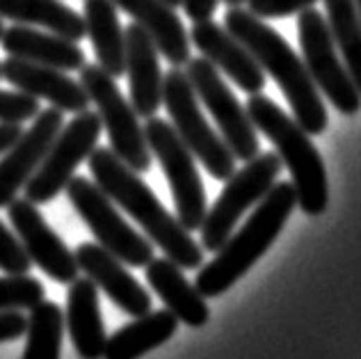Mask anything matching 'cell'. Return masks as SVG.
I'll use <instances>...</instances> for the list:
<instances>
[{"mask_svg":"<svg viewBox=\"0 0 361 359\" xmlns=\"http://www.w3.org/2000/svg\"><path fill=\"white\" fill-rule=\"evenodd\" d=\"M90 172L103 193L119 204L135 220L151 243H156L183 270H195L204 263V248L197 245L190 231L169 213L154 190L142 181L110 147H97L87 158Z\"/></svg>","mask_w":361,"mask_h":359,"instance_id":"6da1fadb","label":"cell"},{"mask_svg":"<svg viewBox=\"0 0 361 359\" xmlns=\"http://www.w3.org/2000/svg\"><path fill=\"white\" fill-rule=\"evenodd\" d=\"M224 28L245 49L254 55L261 69L279 85L283 97L290 103L295 121L309 135H320L327 128V108L320 99L316 83L298 58V53L283 42V37L254 16L250 9L229 7L224 16Z\"/></svg>","mask_w":361,"mask_h":359,"instance_id":"7a4b0ae2","label":"cell"},{"mask_svg":"<svg viewBox=\"0 0 361 359\" xmlns=\"http://www.w3.org/2000/svg\"><path fill=\"white\" fill-rule=\"evenodd\" d=\"M295 206L298 195L293 181L274 183L272 190L263 197L256 211L250 215V220L243 224V229L238 233H231L229 241L217 250V257L199 270L195 279L197 291L206 300L229 291L270 250V245L277 241Z\"/></svg>","mask_w":361,"mask_h":359,"instance_id":"3957f363","label":"cell"},{"mask_svg":"<svg viewBox=\"0 0 361 359\" xmlns=\"http://www.w3.org/2000/svg\"><path fill=\"white\" fill-rule=\"evenodd\" d=\"M247 115H250L256 130L277 147L281 163L288 167L295 185L298 204L307 215H322L327 211L329 185L325 163L295 119H290L272 99L263 94H250L247 101Z\"/></svg>","mask_w":361,"mask_h":359,"instance_id":"277c9868","label":"cell"},{"mask_svg":"<svg viewBox=\"0 0 361 359\" xmlns=\"http://www.w3.org/2000/svg\"><path fill=\"white\" fill-rule=\"evenodd\" d=\"M163 103L178 138L197 160H202L206 172L217 181H226L235 172V156L224 138L217 135L206 121L192 83L180 67H172L165 73Z\"/></svg>","mask_w":361,"mask_h":359,"instance_id":"5b68a950","label":"cell"},{"mask_svg":"<svg viewBox=\"0 0 361 359\" xmlns=\"http://www.w3.org/2000/svg\"><path fill=\"white\" fill-rule=\"evenodd\" d=\"M80 85L97 106L101 124L108 130L110 149L137 174L149 172L154 154L147 145L145 126L140 124V115L121 94L115 78L99 64H85L80 69Z\"/></svg>","mask_w":361,"mask_h":359,"instance_id":"8992f818","label":"cell"},{"mask_svg":"<svg viewBox=\"0 0 361 359\" xmlns=\"http://www.w3.org/2000/svg\"><path fill=\"white\" fill-rule=\"evenodd\" d=\"M64 190L75 213L82 217V222L87 224V229L103 250L115 254L130 268H147V263L154 259V245L147 236L128 226V222L115 209V202L97 183L85 176H73Z\"/></svg>","mask_w":361,"mask_h":359,"instance_id":"52a82bcc","label":"cell"},{"mask_svg":"<svg viewBox=\"0 0 361 359\" xmlns=\"http://www.w3.org/2000/svg\"><path fill=\"white\" fill-rule=\"evenodd\" d=\"M281 158L277 151L261 154L245 163L243 169L233 172L226 178L224 190L217 197V202L206 211L202 222V248L208 252H217L229 241L235 224L247 213V209L256 206L277 183L281 172Z\"/></svg>","mask_w":361,"mask_h":359,"instance_id":"ba28073f","label":"cell"},{"mask_svg":"<svg viewBox=\"0 0 361 359\" xmlns=\"http://www.w3.org/2000/svg\"><path fill=\"white\" fill-rule=\"evenodd\" d=\"M147 145L151 154L158 158L160 167L169 181L176 204V220L188 231L202 229L206 217V190L199 176L195 154L178 138L174 126L165 119L149 117L145 126Z\"/></svg>","mask_w":361,"mask_h":359,"instance_id":"9c48e42d","label":"cell"},{"mask_svg":"<svg viewBox=\"0 0 361 359\" xmlns=\"http://www.w3.org/2000/svg\"><path fill=\"white\" fill-rule=\"evenodd\" d=\"M300 46L304 67H307L311 80L316 87L331 101L341 115H359L361 110V94L357 85L350 78L345 64L338 58V49L331 37L327 18L318 9H304L298 18Z\"/></svg>","mask_w":361,"mask_h":359,"instance_id":"30bf717a","label":"cell"},{"mask_svg":"<svg viewBox=\"0 0 361 359\" xmlns=\"http://www.w3.org/2000/svg\"><path fill=\"white\" fill-rule=\"evenodd\" d=\"M101 117L99 112L85 110L78 112L69 124H64L62 130L51 145L49 154L37 167L30 181L25 183V200L32 204H49L58 197L66 183L73 178V172L78 169L82 160L92 156L101 138Z\"/></svg>","mask_w":361,"mask_h":359,"instance_id":"8fae6325","label":"cell"},{"mask_svg":"<svg viewBox=\"0 0 361 359\" xmlns=\"http://www.w3.org/2000/svg\"><path fill=\"white\" fill-rule=\"evenodd\" d=\"M188 78L197 92V99L208 108L213 115L217 128L229 145L235 160L250 163L259 156V135L252 124L247 108L235 99V94L229 90V85L222 80L220 69L211 64L206 58H197L188 62Z\"/></svg>","mask_w":361,"mask_h":359,"instance_id":"7c38bea8","label":"cell"},{"mask_svg":"<svg viewBox=\"0 0 361 359\" xmlns=\"http://www.w3.org/2000/svg\"><path fill=\"white\" fill-rule=\"evenodd\" d=\"M9 222L18 233L23 250L30 257L32 266L46 272L58 284H71L78 277V261L75 254L66 248V243L51 229L42 211L30 200H16L7 206Z\"/></svg>","mask_w":361,"mask_h":359,"instance_id":"4fadbf2b","label":"cell"},{"mask_svg":"<svg viewBox=\"0 0 361 359\" xmlns=\"http://www.w3.org/2000/svg\"><path fill=\"white\" fill-rule=\"evenodd\" d=\"M62 126V110L53 106L39 110L30 128L23 130L21 138L0 156V209L12 204L18 197V190H23L30 181Z\"/></svg>","mask_w":361,"mask_h":359,"instance_id":"5bb4252c","label":"cell"},{"mask_svg":"<svg viewBox=\"0 0 361 359\" xmlns=\"http://www.w3.org/2000/svg\"><path fill=\"white\" fill-rule=\"evenodd\" d=\"M73 254L78 268L115 302L123 314L133 318L149 314L151 296L126 270V263H121L115 254L103 250L99 243H80Z\"/></svg>","mask_w":361,"mask_h":359,"instance_id":"9a60e30c","label":"cell"},{"mask_svg":"<svg viewBox=\"0 0 361 359\" xmlns=\"http://www.w3.org/2000/svg\"><path fill=\"white\" fill-rule=\"evenodd\" d=\"M190 44H195L197 51H202L204 58L229 75L243 92L261 94V90L265 87V71L254 60V55L226 28L217 25L211 18L197 21L192 25Z\"/></svg>","mask_w":361,"mask_h":359,"instance_id":"2e32d148","label":"cell"},{"mask_svg":"<svg viewBox=\"0 0 361 359\" xmlns=\"http://www.w3.org/2000/svg\"><path fill=\"white\" fill-rule=\"evenodd\" d=\"M3 71V80H7L12 87L18 92L30 94L35 99L49 101L53 108H58L62 112H78L90 110L92 101L87 97V92L80 85V80H73L66 75V71L44 67V64L25 62L18 58H9L0 64Z\"/></svg>","mask_w":361,"mask_h":359,"instance_id":"e0dca14e","label":"cell"},{"mask_svg":"<svg viewBox=\"0 0 361 359\" xmlns=\"http://www.w3.org/2000/svg\"><path fill=\"white\" fill-rule=\"evenodd\" d=\"M126 73L130 90V106L140 117H156L163 106V71L158 62V49L145 28L135 21L126 30Z\"/></svg>","mask_w":361,"mask_h":359,"instance_id":"ac0fdd59","label":"cell"},{"mask_svg":"<svg viewBox=\"0 0 361 359\" xmlns=\"http://www.w3.org/2000/svg\"><path fill=\"white\" fill-rule=\"evenodd\" d=\"M112 3L140 28H145L158 53L165 55L172 67H183L190 62V35L174 12L176 7L167 5L165 0H112Z\"/></svg>","mask_w":361,"mask_h":359,"instance_id":"d6986e66","label":"cell"},{"mask_svg":"<svg viewBox=\"0 0 361 359\" xmlns=\"http://www.w3.org/2000/svg\"><path fill=\"white\" fill-rule=\"evenodd\" d=\"M75 353L82 359H101L106 355L108 336L101 318L99 286L90 277H75L66 293V318Z\"/></svg>","mask_w":361,"mask_h":359,"instance_id":"ffe728a7","label":"cell"},{"mask_svg":"<svg viewBox=\"0 0 361 359\" xmlns=\"http://www.w3.org/2000/svg\"><path fill=\"white\" fill-rule=\"evenodd\" d=\"M0 44L7 55L25 62L44 64L60 71H80L85 67V51L78 42L64 39L55 32H42L39 28L12 25L5 30Z\"/></svg>","mask_w":361,"mask_h":359,"instance_id":"44dd1931","label":"cell"},{"mask_svg":"<svg viewBox=\"0 0 361 359\" xmlns=\"http://www.w3.org/2000/svg\"><path fill=\"white\" fill-rule=\"evenodd\" d=\"M147 281L165 302V307L190 327H204L211 318L206 298L183 275V268L172 259H151L147 263Z\"/></svg>","mask_w":361,"mask_h":359,"instance_id":"7402d4cb","label":"cell"},{"mask_svg":"<svg viewBox=\"0 0 361 359\" xmlns=\"http://www.w3.org/2000/svg\"><path fill=\"white\" fill-rule=\"evenodd\" d=\"M85 32L97 53V64L112 78L126 73V30L112 0H85Z\"/></svg>","mask_w":361,"mask_h":359,"instance_id":"603a6c76","label":"cell"},{"mask_svg":"<svg viewBox=\"0 0 361 359\" xmlns=\"http://www.w3.org/2000/svg\"><path fill=\"white\" fill-rule=\"evenodd\" d=\"M178 318L169 309L149 311L135 318L133 323L123 325L108 339L106 359H140L158 346L167 343L176 334Z\"/></svg>","mask_w":361,"mask_h":359,"instance_id":"cb8c5ba5","label":"cell"},{"mask_svg":"<svg viewBox=\"0 0 361 359\" xmlns=\"http://www.w3.org/2000/svg\"><path fill=\"white\" fill-rule=\"evenodd\" d=\"M0 18L44 28L71 42H80L82 37H87L82 14L73 12L60 0H0Z\"/></svg>","mask_w":361,"mask_h":359,"instance_id":"d4e9b609","label":"cell"},{"mask_svg":"<svg viewBox=\"0 0 361 359\" xmlns=\"http://www.w3.org/2000/svg\"><path fill=\"white\" fill-rule=\"evenodd\" d=\"M327 23L350 78L361 94V23L353 0H325Z\"/></svg>","mask_w":361,"mask_h":359,"instance_id":"484cf974","label":"cell"},{"mask_svg":"<svg viewBox=\"0 0 361 359\" xmlns=\"http://www.w3.org/2000/svg\"><path fill=\"white\" fill-rule=\"evenodd\" d=\"M64 339V314L55 302H39L30 309L25 327L23 359H60Z\"/></svg>","mask_w":361,"mask_h":359,"instance_id":"4316f807","label":"cell"},{"mask_svg":"<svg viewBox=\"0 0 361 359\" xmlns=\"http://www.w3.org/2000/svg\"><path fill=\"white\" fill-rule=\"evenodd\" d=\"M44 300L46 288L39 279L27 275L0 277V311H30Z\"/></svg>","mask_w":361,"mask_h":359,"instance_id":"83f0119b","label":"cell"},{"mask_svg":"<svg viewBox=\"0 0 361 359\" xmlns=\"http://www.w3.org/2000/svg\"><path fill=\"white\" fill-rule=\"evenodd\" d=\"M32 268V261L23 250L21 241L0 222V270L5 275H27Z\"/></svg>","mask_w":361,"mask_h":359,"instance_id":"f1b7e54d","label":"cell"},{"mask_svg":"<svg viewBox=\"0 0 361 359\" xmlns=\"http://www.w3.org/2000/svg\"><path fill=\"white\" fill-rule=\"evenodd\" d=\"M37 115H39V103H37L35 97L18 90H0V121L25 124Z\"/></svg>","mask_w":361,"mask_h":359,"instance_id":"f546056e","label":"cell"},{"mask_svg":"<svg viewBox=\"0 0 361 359\" xmlns=\"http://www.w3.org/2000/svg\"><path fill=\"white\" fill-rule=\"evenodd\" d=\"M316 3L318 0H247V9L259 18H286Z\"/></svg>","mask_w":361,"mask_h":359,"instance_id":"4dcf8cb0","label":"cell"},{"mask_svg":"<svg viewBox=\"0 0 361 359\" xmlns=\"http://www.w3.org/2000/svg\"><path fill=\"white\" fill-rule=\"evenodd\" d=\"M27 318L21 316V311H0V343L23 336Z\"/></svg>","mask_w":361,"mask_h":359,"instance_id":"1f68e13d","label":"cell"},{"mask_svg":"<svg viewBox=\"0 0 361 359\" xmlns=\"http://www.w3.org/2000/svg\"><path fill=\"white\" fill-rule=\"evenodd\" d=\"M217 5H220V0H183V9L185 14L192 18V21H206V18H211L215 14Z\"/></svg>","mask_w":361,"mask_h":359,"instance_id":"d6a6232c","label":"cell"},{"mask_svg":"<svg viewBox=\"0 0 361 359\" xmlns=\"http://www.w3.org/2000/svg\"><path fill=\"white\" fill-rule=\"evenodd\" d=\"M23 133V124H12V121H0V156L12 147Z\"/></svg>","mask_w":361,"mask_h":359,"instance_id":"836d02e7","label":"cell"},{"mask_svg":"<svg viewBox=\"0 0 361 359\" xmlns=\"http://www.w3.org/2000/svg\"><path fill=\"white\" fill-rule=\"evenodd\" d=\"M224 3L229 5V7H240L243 3H247V0H224Z\"/></svg>","mask_w":361,"mask_h":359,"instance_id":"e575fe53","label":"cell"},{"mask_svg":"<svg viewBox=\"0 0 361 359\" xmlns=\"http://www.w3.org/2000/svg\"><path fill=\"white\" fill-rule=\"evenodd\" d=\"M355 3V9H357V18H359V23H361V0H353Z\"/></svg>","mask_w":361,"mask_h":359,"instance_id":"d590c367","label":"cell"},{"mask_svg":"<svg viewBox=\"0 0 361 359\" xmlns=\"http://www.w3.org/2000/svg\"><path fill=\"white\" fill-rule=\"evenodd\" d=\"M167 5H172V7H178V5H183V0H165Z\"/></svg>","mask_w":361,"mask_h":359,"instance_id":"8d00e7d4","label":"cell"},{"mask_svg":"<svg viewBox=\"0 0 361 359\" xmlns=\"http://www.w3.org/2000/svg\"><path fill=\"white\" fill-rule=\"evenodd\" d=\"M3 35H5V25H3V18H0V42H3Z\"/></svg>","mask_w":361,"mask_h":359,"instance_id":"74e56055","label":"cell"},{"mask_svg":"<svg viewBox=\"0 0 361 359\" xmlns=\"http://www.w3.org/2000/svg\"><path fill=\"white\" fill-rule=\"evenodd\" d=\"M0 78H3V71H0Z\"/></svg>","mask_w":361,"mask_h":359,"instance_id":"f35d334b","label":"cell"}]
</instances>
